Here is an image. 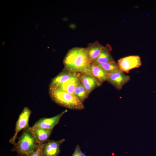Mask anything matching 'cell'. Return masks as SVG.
<instances>
[{
  "instance_id": "4fadbf2b",
  "label": "cell",
  "mask_w": 156,
  "mask_h": 156,
  "mask_svg": "<svg viewBox=\"0 0 156 156\" xmlns=\"http://www.w3.org/2000/svg\"><path fill=\"white\" fill-rule=\"evenodd\" d=\"M97 41L89 43L86 48L88 57L91 63H93L100 55L104 47Z\"/></svg>"
},
{
  "instance_id": "9c48e42d",
  "label": "cell",
  "mask_w": 156,
  "mask_h": 156,
  "mask_svg": "<svg viewBox=\"0 0 156 156\" xmlns=\"http://www.w3.org/2000/svg\"><path fill=\"white\" fill-rule=\"evenodd\" d=\"M80 79L89 94L95 88L100 86L101 84L93 76L85 73H80Z\"/></svg>"
},
{
  "instance_id": "ffe728a7",
  "label": "cell",
  "mask_w": 156,
  "mask_h": 156,
  "mask_svg": "<svg viewBox=\"0 0 156 156\" xmlns=\"http://www.w3.org/2000/svg\"><path fill=\"white\" fill-rule=\"evenodd\" d=\"M20 156H23V155H20Z\"/></svg>"
},
{
  "instance_id": "8992f818",
  "label": "cell",
  "mask_w": 156,
  "mask_h": 156,
  "mask_svg": "<svg viewBox=\"0 0 156 156\" xmlns=\"http://www.w3.org/2000/svg\"><path fill=\"white\" fill-rule=\"evenodd\" d=\"M65 141L64 139L57 141L49 139L42 144V156H58L60 152V145Z\"/></svg>"
},
{
  "instance_id": "30bf717a",
  "label": "cell",
  "mask_w": 156,
  "mask_h": 156,
  "mask_svg": "<svg viewBox=\"0 0 156 156\" xmlns=\"http://www.w3.org/2000/svg\"><path fill=\"white\" fill-rule=\"evenodd\" d=\"M29 128L38 144H43L49 140L53 130L47 129L33 126L29 127Z\"/></svg>"
},
{
  "instance_id": "5bb4252c",
  "label": "cell",
  "mask_w": 156,
  "mask_h": 156,
  "mask_svg": "<svg viewBox=\"0 0 156 156\" xmlns=\"http://www.w3.org/2000/svg\"><path fill=\"white\" fill-rule=\"evenodd\" d=\"M90 70L92 75L97 79L101 83L107 81V75L104 70L99 65L91 63Z\"/></svg>"
},
{
  "instance_id": "ac0fdd59",
  "label": "cell",
  "mask_w": 156,
  "mask_h": 156,
  "mask_svg": "<svg viewBox=\"0 0 156 156\" xmlns=\"http://www.w3.org/2000/svg\"><path fill=\"white\" fill-rule=\"evenodd\" d=\"M71 156H91L87 155L82 153L81 148L79 145H77L74 150V151Z\"/></svg>"
},
{
  "instance_id": "6da1fadb",
  "label": "cell",
  "mask_w": 156,
  "mask_h": 156,
  "mask_svg": "<svg viewBox=\"0 0 156 156\" xmlns=\"http://www.w3.org/2000/svg\"><path fill=\"white\" fill-rule=\"evenodd\" d=\"M64 69L92 75L91 62L86 48L74 47L69 50L64 60Z\"/></svg>"
},
{
  "instance_id": "3957f363",
  "label": "cell",
  "mask_w": 156,
  "mask_h": 156,
  "mask_svg": "<svg viewBox=\"0 0 156 156\" xmlns=\"http://www.w3.org/2000/svg\"><path fill=\"white\" fill-rule=\"evenodd\" d=\"M18 138V142L11 150L17 153L16 156H30L38 149L39 144L29 127L23 129L21 135Z\"/></svg>"
},
{
  "instance_id": "52a82bcc",
  "label": "cell",
  "mask_w": 156,
  "mask_h": 156,
  "mask_svg": "<svg viewBox=\"0 0 156 156\" xmlns=\"http://www.w3.org/2000/svg\"><path fill=\"white\" fill-rule=\"evenodd\" d=\"M130 79V76L121 71H117L107 75V81L117 90H120L123 86Z\"/></svg>"
},
{
  "instance_id": "e0dca14e",
  "label": "cell",
  "mask_w": 156,
  "mask_h": 156,
  "mask_svg": "<svg viewBox=\"0 0 156 156\" xmlns=\"http://www.w3.org/2000/svg\"><path fill=\"white\" fill-rule=\"evenodd\" d=\"M98 65L104 70L107 75L116 72L121 71L117 63L115 61Z\"/></svg>"
},
{
  "instance_id": "8fae6325",
  "label": "cell",
  "mask_w": 156,
  "mask_h": 156,
  "mask_svg": "<svg viewBox=\"0 0 156 156\" xmlns=\"http://www.w3.org/2000/svg\"><path fill=\"white\" fill-rule=\"evenodd\" d=\"M78 73L73 72L64 69L52 80L50 87H56L70 80Z\"/></svg>"
},
{
  "instance_id": "d6986e66",
  "label": "cell",
  "mask_w": 156,
  "mask_h": 156,
  "mask_svg": "<svg viewBox=\"0 0 156 156\" xmlns=\"http://www.w3.org/2000/svg\"><path fill=\"white\" fill-rule=\"evenodd\" d=\"M42 144H39L37 150L32 153L30 156H42Z\"/></svg>"
},
{
  "instance_id": "5b68a950",
  "label": "cell",
  "mask_w": 156,
  "mask_h": 156,
  "mask_svg": "<svg viewBox=\"0 0 156 156\" xmlns=\"http://www.w3.org/2000/svg\"><path fill=\"white\" fill-rule=\"evenodd\" d=\"M117 64L120 71L127 73L131 69L139 68L142 64L140 58L138 55H131L120 58Z\"/></svg>"
},
{
  "instance_id": "9a60e30c",
  "label": "cell",
  "mask_w": 156,
  "mask_h": 156,
  "mask_svg": "<svg viewBox=\"0 0 156 156\" xmlns=\"http://www.w3.org/2000/svg\"><path fill=\"white\" fill-rule=\"evenodd\" d=\"M112 50V47L110 45L107 44L104 47L99 56L92 63L100 64L115 61L110 53Z\"/></svg>"
},
{
  "instance_id": "ba28073f",
  "label": "cell",
  "mask_w": 156,
  "mask_h": 156,
  "mask_svg": "<svg viewBox=\"0 0 156 156\" xmlns=\"http://www.w3.org/2000/svg\"><path fill=\"white\" fill-rule=\"evenodd\" d=\"M67 112L65 110L56 116L51 118H42L39 119L33 126L47 129H53L63 116Z\"/></svg>"
},
{
  "instance_id": "277c9868",
  "label": "cell",
  "mask_w": 156,
  "mask_h": 156,
  "mask_svg": "<svg viewBox=\"0 0 156 156\" xmlns=\"http://www.w3.org/2000/svg\"><path fill=\"white\" fill-rule=\"evenodd\" d=\"M31 113V110L28 107L24 108L16 122L14 134L9 141L10 144L14 145L16 143L15 142L18 133L24 129L29 127V120Z\"/></svg>"
},
{
  "instance_id": "7c38bea8",
  "label": "cell",
  "mask_w": 156,
  "mask_h": 156,
  "mask_svg": "<svg viewBox=\"0 0 156 156\" xmlns=\"http://www.w3.org/2000/svg\"><path fill=\"white\" fill-rule=\"evenodd\" d=\"M80 73H77L69 80L55 87L59 88L70 94H74L75 89L80 82Z\"/></svg>"
},
{
  "instance_id": "2e32d148",
  "label": "cell",
  "mask_w": 156,
  "mask_h": 156,
  "mask_svg": "<svg viewBox=\"0 0 156 156\" xmlns=\"http://www.w3.org/2000/svg\"><path fill=\"white\" fill-rule=\"evenodd\" d=\"M89 94L80 81L75 89L74 94L83 102L88 97Z\"/></svg>"
},
{
  "instance_id": "7a4b0ae2",
  "label": "cell",
  "mask_w": 156,
  "mask_h": 156,
  "mask_svg": "<svg viewBox=\"0 0 156 156\" xmlns=\"http://www.w3.org/2000/svg\"><path fill=\"white\" fill-rule=\"evenodd\" d=\"M49 92L52 100L60 106L71 110H81L84 108L83 102L74 94L55 87H49Z\"/></svg>"
}]
</instances>
